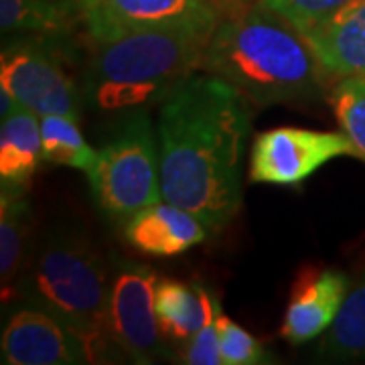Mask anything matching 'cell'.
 Here are the masks:
<instances>
[{
    "mask_svg": "<svg viewBox=\"0 0 365 365\" xmlns=\"http://www.w3.org/2000/svg\"><path fill=\"white\" fill-rule=\"evenodd\" d=\"M248 100L217 76L195 73L160 104L157 120L163 199L222 232L242 207Z\"/></svg>",
    "mask_w": 365,
    "mask_h": 365,
    "instance_id": "cell-1",
    "label": "cell"
},
{
    "mask_svg": "<svg viewBox=\"0 0 365 365\" xmlns=\"http://www.w3.org/2000/svg\"><path fill=\"white\" fill-rule=\"evenodd\" d=\"M201 69L260 108L314 102L323 98L331 78L307 37L264 0L220 21L207 41Z\"/></svg>",
    "mask_w": 365,
    "mask_h": 365,
    "instance_id": "cell-2",
    "label": "cell"
},
{
    "mask_svg": "<svg viewBox=\"0 0 365 365\" xmlns=\"http://www.w3.org/2000/svg\"><path fill=\"white\" fill-rule=\"evenodd\" d=\"M108 264L90 237L71 227H53L35 242L21 274L16 299L61 319L83 339L90 361L124 359L110 331Z\"/></svg>",
    "mask_w": 365,
    "mask_h": 365,
    "instance_id": "cell-3",
    "label": "cell"
},
{
    "mask_svg": "<svg viewBox=\"0 0 365 365\" xmlns=\"http://www.w3.org/2000/svg\"><path fill=\"white\" fill-rule=\"evenodd\" d=\"M209 37L191 29H150L91 41L81 76L86 102L118 114L165 104L201 69Z\"/></svg>",
    "mask_w": 365,
    "mask_h": 365,
    "instance_id": "cell-4",
    "label": "cell"
},
{
    "mask_svg": "<svg viewBox=\"0 0 365 365\" xmlns=\"http://www.w3.org/2000/svg\"><path fill=\"white\" fill-rule=\"evenodd\" d=\"M88 179L96 205L122 227L140 209L163 199L158 132L148 110L122 112L106 128Z\"/></svg>",
    "mask_w": 365,
    "mask_h": 365,
    "instance_id": "cell-5",
    "label": "cell"
},
{
    "mask_svg": "<svg viewBox=\"0 0 365 365\" xmlns=\"http://www.w3.org/2000/svg\"><path fill=\"white\" fill-rule=\"evenodd\" d=\"M2 39L0 88L39 116L61 114L79 122L86 98L66 67L67 59H73V51L31 35Z\"/></svg>",
    "mask_w": 365,
    "mask_h": 365,
    "instance_id": "cell-6",
    "label": "cell"
},
{
    "mask_svg": "<svg viewBox=\"0 0 365 365\" xmlns=\"http://www.w3.org/2000/svg\"><path fill=\"white\" fill-rule=\"evenodd\" d=\"M158 274L140 262L114 260L110 287V331L124 361L150 365L173 359L155 309Z\"/></svg>",
    "mask_w": 365,
    "mask_h": 365,
    "instance_id": "cell-7",
    "label": "cell"
},
{
    "mask_svg": "<svg viewBox=\"0 0 365 365\" xmlns=\"http://www.w3.org/2000/svg\"><path fill=\"white\" fill-rule=\"evenodd\" d=\"M339 157H357L355 146L345 134L280 126L256 136L250 158V181L300 185Z\"/></svg>",
    "mask_w": 365,
    "mask_h": 365,
    "instance_id": "cell-8",
    "label": "cell"
},
{
    "mask_svg": "<svg viewBox=\"0 0 365 365\" xmlns=\"http://www.w3.org/2000/svg\"><path fill=\"white\" fill-rule=\"evenodd\" d=\"M91 41L150 29H191L211 35L220 14L209 0H73Z\"/></svg>",
    "mask_w": 365,
    "mask_h": 365,
    "instance_id": "cell-9",
    "label": "cell"
},
{
    "mask_svg": "<svg viewBox=\"0 0 365 365\" xmlns=\"http://www.w3.org/2000/svg\"><path fill=\"white\" fill-rule=\"evenodd\" d=\"M0 337L4 365H79L90 361L83 339L61 319L29 300L16 299Z\"/></svg>",
    "mask_w": 365,
    "mask_h": 365,
    "instance_id": "cell-10",
    "label": "cell"
},
{
    "mask_svg": "<svg viewBox=\"0 0 365 365\" xmlns=\"http://www.w3.org/2000/svg\"><path fill=\"white\" fill-rule=\"evenodd\" d=\"M349 287V276L335 268L302 270L288 300L282 337L290 345H304L321 337L333 325Z\"/></svg>",
    "mask_w": 365,
    "mask_h": 365,
    "instance_id": "cell-11",
    "label": "cell"
},
{
    "mask_svg": "<svg viewBox=\"0 0 365 365\" xmlns=\"http://www.w3.org/2000/svg\"><path fill=\"white\" fill-rule=\"evenodd\" d=\"M211 234L197 215L160 199L140 209L124 223V237L132 248L148 256L169 258L203 244Z\"/></svg>",
    "mask_w": 365,
    "mask_h": 365,
    "instance_id": "cell-12",
    "label": "cell"
},
{
    "mask_svg": "<svg viewBox=\"0 0 365 365\" xmlns=\"http://www.w3.org/2000/svg\"><path fill=\"white\" fill-rule=\"evenodd\" d=\"M331 78L365 76V0H349L304 33Z\"/></svg>",
    "mask_w": 365,
    "mask_h": 365,
    "instance_id": "cell-13",
    "label": "cell"
},
{
    "mask_svg": "<svg viewBox=\"0 0 365 365\" xmlns=\"http://www.w3.org/2000/svg\"><path fill=\"white\" fill-rule=\"evenodd\" d=\"M81 14L73 0H0L2 37L31 35L76 51Z\"/></svg>",
    "mask_w": 365,
    "mask_h": 365,
    "instance_id": "cell-14",
    "label": "cell"
},
{
    "mask_svg": "<svg viewBox=\"0 0 365 365\" xmlns=\"http://www.w3.org/2000/svg\"><path fill=\"white\" fill-rule=\"evenodd\" d=\"M33 207L26 189L0 187V280L2 300L16 299V287L29 258Z\"/></svg>",
    "mask_w": 365,
    "mask_h": 365,
    "instance_id": "cell-15",
    "label": "cell"
},
{
    "mask_svg": "<svg viewBox=\"0 0 365 365\" xmlns=\"http://www.w3.org/2000/svg\"><path fill=\"white\" fill-rule=\"evenodd\" d=\"M41 158V116L21 104L0 124V187L29 189Z\"/></svg>",
    "mask_w": 365,
    "mask_h": 365,
    "instance_id": "cell-16",
    "label": "cell"
},
{
    "mask_svg": "<svg viewBox=\"0 0 365 365\" xmlns=\"http://www.w3.org/2000/svg\"><path fill=\"white\" fill-rule=\"evenodd\" d=\"M213 297L201 284H185L173 278H158L155 309L163 337L182 347L203 325Z\"/></svg>",
    "mask_w": 365,
    "mask_h": 365,
    "instance_id": "cell-17",
    "label": "cell"
},
{
    "mask_svg": "<svg viewBox=\"0 0 365 365\" xmlns=\"http://www.w3.org/2000/svg\"><path fill=\"white\" fill-rule=\"evenodd\" d=\"M321 361H365V268L355 278L333 325L314 353Z\"/></svg>",
    "mask_w": 365,
    "mask_h": 365,
    "instance_id": "cell-18",
    "label": "cell"
},
{
    "mask_svg": "<svg viewBox=\"0 0 365 365\" xmlns=\"http://www.w3.org/2000/svg\"><path fill=\"white\" fill-rule=\"evenodd\" d=\"M41 143H43V160L78 169L90 175L98 150L91 148L79 130L78 120L61 114H45L41 116Z\"/></svg>",
    "mask_w": 365,
    "mask_h": 365,
    "instance_id": "cell-19",
    "label": "cell"
},
{
    "mask_svg": "<svg viewBox=\"0 0 365 365\" xmlns=\"http://www.w3.org/2000/svg\"><path fill=\"white\" fill-rule=\"evenodd\" d=\"M331 104L343 134L365 160V76L339 78L331 91Z\"/></svg>",
    "mask_w": 365,
    "mask_h": 365,
    "instance_id": "cell-20",
    "label": "cell"
},
{
    "mask_svg": "<svg viewBox=\"0 0 365 365\" xmlns=\"http://www.w3.org/2000/svg\"><path fill=\"white\" fill-rule=\"evenodd\" d=\"M217 339L223 365H266L274 364L272 355L262 347V343L242 325L232 321L217 309Z\"/></svg>",
    "mask_w": 365,
    "mask_h": 365,
    "instance_id": "cell-21",
    "label": "cell"
},
{
    "mask_svg": "<svg viewBox=\"0 0 365 365\" xmlns=\"http://www.w3.org/2000/svg\"><path fill=\"white\" fill-rule=\"evenodd\" d=\"M217 309L220 300L213 299L207 309L205 321L199 327L195 335L179 347V361L187 365H223L222 353H220V339H217Z\"/></svg>",
    "mask_w": 365,
    "mask_h": 365,
    "instance_id": "cell-22",
    "label": "cell"
},
{
    "mask_svg": "<svg viewBox=\"0 0 365 365\" xmlns=\"http://www.w3.org/2000/svg\"><path fill=\"white\" fill-rule=\"evenodd\" d=\"M270 9L287 16L292 25L304 35L327 16L339 11L349 0H264Z\"/></svg>",
    "mask_w": 365,
    "mask_h": 365,
    "instance_id": "cell-23",
    "label": "cell"
},
{
    "mask_svg": "<svg viewBox=\"0 0 365 365\" xmlns=\"http://www.w3.org/2000/svg\"><path fill=\"white\" fill-rule=\"evenodd\" d=\"M209 2L217 11L220 19H230V16H235V14L248 11V9H252L254 4H258L262 0H209Z\"/></svg>",
    "mask_w": 365,
    "mask_h": 365,
    "instance_id": "cell-24",
    "label": "cell"
}]
</instances>
